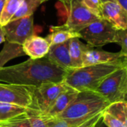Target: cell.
Listing matches in <instances>:
<instances>
[{"mask_svg":"<svg viewBox=\"0 0 127 127\" xmlns=\"http://www.w3.org/2000/svg\"><path fill=\"white\" fill-rule=\"evenodd\" d=\"M67 70L63 69L46 57L31 59L0 68V82L27 87H36L45 83L63 82Z\"/></svg>","mask_w":127,"mask_h":127,"instance_id":"cell-1","label":"cell"},{"mask_svg":"<svg viewBox=\"0 0 127 127\" xmlns=\"http://www.w3.org/2000/svg\"><path fill=\"white\" fill-rule=\"evenodd\" d=\"M94 127H106L103 124V123L102 120L100 119V121L96 124V125H95Z\"/></svg>","mask_w":127,"mask_h":127,"instance_id":"cell-29","label":"cell"},{"mask_svg":"<svg viewBox=\"0 0 127 127\" xmlns=\"http://www.w3.org/2000/svg\"><path fill=\"white\" fill-rule=\"evenodd\" d=\"M101 120L106 127H127V103H110L103 111Z\"/></svg>","mask_w":127,"mask_h":127,"instance_id":"cell-11","label":"cell"},{"mask_svg":"<svg viewBox=\"0 0 127 127\" xmlns=\"http://www.w3.org/2000/svg\"><path fill=\"white\" fill-rule=\"evenodd\" d=\"M68 46L69 40L61 44L51 45L45 57L50 61L63 69H72Z\"/></svg>","mask_w":127,"mask_h":127,"instance_id":"cell-14","label":"cell"},{"mask_svg":"<svg viewBox=\"0 0 127 127\" xmlns=\"http://www.w3.org/2000/svg\"><path fill=\"white\" fill-rule=\"evenodd\" d=\"M25 55L21 45L5 42L2 50L0 51V68L4 67L8 61Z\"/></svg>","mask_w":127,"mask_h":127,"instance_id":"cell-19","label":"cell"},{"mask_svg":"<svg viewBox=\"0 0 127 127\" xmlns=\"http://www.w3.org/2000/svg\"><path fill=\"white\" fill-rule=\"evenodd\" d=\"M0 103H7L28 108L31 95L27 86L0 82Z\"/></svg>","mask_w":127,"mask_h":127,"instance_id":"cell-9","label":"cell"},{"mask_svg":"<svg viewBox=\"0 0 127 127\" xmlns=\"http://www.w3.org/2000/svg\"><path fill=\"white\" fill-rule=\"evenodd\" d=\"M5 42V33L4 31L3 26L0 25V44Z\"/></svg>","mask_w":127,"mask_h":127,"instance_id":"cell-27","label":"cell"},{"mask_svg":"<svg viewBox=\"0 0 127 127\" xmlns=\"http://www.w3.org/2000/svg\"><path fill=\"white\" fill-rule=\"evenodd\" d=\"M102 19H106L117 29L127 30V10H125L117 1L102 3Z\"/></svg>","mask_w":127,"mask_h":127,"instance_id":"cell-12","label":"cell"},{"mask_svg":"<svg viewBox=\"0 0 127 127\" xmlns=\"http://www.w3.org/2000/svg\"><path fill=\"white\" fill-rule=\"evenodd\" d=\"M109 104L95 91H80L65 110L54 118L68 122H83L103 112Z\"/></svg>","mask_w":127,"mask_h":127,"instance_id":"cell-3","label":"cell"},{"mask_svg":"<svg viewBox=\"0 0 127 127\" xmlns=\"http://www.w3.org/2000/svg\"><path fill=\"white\" fill-rule=\"evenodd\" d=\"M51 33L45 37L50 46L65 42L72 38H80L78 32L74 31L65 24L60 26H51Z\"/></svg>","mask_w":127,"mask_h":127,"instance_id":"cell-16","label":"cell"},{"mask_svg":"<svg viewBox=\"0 0 127 127\" xmlns=\"http://www.w3.org/2000/svg\"><path fill=\"white\" fill-rule=\"evenodd\" d=\"M100 1L102 3H103V2H106V1H116V0H100Z\"/></svg>","mask_w":127,"mask_h":127,"instance_id":"cell-32","label":"cell"},{"mask_svg":"<svg viewBox=\"0 0 127 127\" xmlns=\"http://www.w3.org/2000/svg\"><path fill=\"white\" fill-rule=\"evenodd\" d=\"M58 1H61V2L64 4V6L65 7V5H66V3H67V1H68V0H58Z\"/></svg>","mask_w":127,"mask_h":127,"instance_id":"cell-31","label":"cell"},{"mask_svg":"<svg viewBox=\"0 0 127 127\" xmlns=\"http://www.w3.org/2000/svg\"><path fill=\"white\" fill-rule=\"evenodd\" d=\"M116 1L125 10H127V0H116Z\"/></svg>","mask_w":127,"mask_h":127,"instance_id":"cell-28","label":"cell"},{"mask_svg":"<svg viewBox=\"0 0 127 127\" xmlns=\"http://www.w3.org/2000/svg\"><path fill=\"white\" fill-rule=\"evenodd\" d=\"M26 114L28 117L31 127H47L44 115L37 114L28 108Z\"/></svg>","mask_w":127,"mask_h":127,"instance_id":"cell-24","label":"cell"},{"mask_svg":"<svg viewBox=\"0 0 127 127\" xmlns=\"http://www.w3.org/2000/svg\"><path fill=\"white\" fill-rule=\"evenodd\" d=\"M103 112L83 122H68L57 118H49L45 115H44V117L47 127H94L101 119Z\"/></svg>","mask_w":127,"mask_h":127,"instance_id":"cell-17","label":"cell"},{"mask_svg":"<svg viewBox=\"0 0 127 127\" xmlns=\"http://www.w3.org/2000/svg\"><path fill=\"white\" fill-rule=\"evenodd\" d=\"M81 1L92 13L98 16L100 19H102V2L100 0H81Z\"/></svg>","mask_w":127,"mask_h":127,"instance_id":"cell-26","label":"cell"},{"mask_svg":"<svg viewBox=\"0 0 127 127\" xmlns=\"http://www.w3.org/2000/svg\"><path fill=\"white\" fill-rule=\"evenodd\" d=\"M125 66L127 63H105L69 69L64 83L77 92L95 91L107 76Z\"/></svg>","mask_w":127,"mask_h":127,"instance_id":"cell-2","label":"cell"},{"mask_svg":"<svg viewBox=\"0 0 127 127\" xmlns=\"http://www.w3.org/2000/svg\"><path fill=\"white\" fill-rule=\"evenodd\" d=\"M78 92H79L77 90L69 87L58 96V97L56 99L53 105L45 115L49 118H54L60 115L75 99Z\"/></svg>","mask_w":127,"mask_h":127,"instance_id":"cell-15","label":"cell"},{"mask_svg":"<svg viewBox=\"0 0 127 127\" xmlns=\"http://www.w3.org/2000/svg\"><path fill=\"white\" fill-rule=\"evenodd\" d=\"M22 47L25 55L35 60L45 57L48 52L50 45L45 38L33 34L25 39Z\"/></svg>","mask_w":127,"mask_h":127,"instance_id":"cell-13","label":"cell"},{"mask_svg":"<svg viewBox=\"0 0 127 127\" xmlns=\"http://www.w3.org/2000/svg\"><path fill=\"white\" fill-rule=\"evenodd\" d=\"M80 40V38H72L69 40V55L72 68L83 67V57L84 52L89 47Z\"/></svg>","mask_w":127,"mask_h":127,"instance_id":"cell-18","label":"cell"},{"mask_svg":"<svg viewBox=\"0 0 127 127\" xmlns=\"http://www.w3.org/2000/svg\"><path fill=\"white\" fill-rule=\"evenodd\" d=\"M27 112V108L15 104L0 103V122L10 120Z\"/></svg>","mask_w":127,"mask_h":127,"instance_id":"cell-20","label":"cell"},{"mask_svg":"<svg viewBox=\"0 0 127 127\" xmlns=\"http://www.w3.org/2000/svg\"><path fill=\"white\" fill-rule=\"evenodd\" d=\"M5 0H0V18H1V11H2V8L4 6Z\"/></svg>","mask_w":127,"mask_h":127,"instance_id":"cell-30","label":"cell"},{"mask_svg":"<svg viewBox=\"0 0 127 127\" xmlns=\"http://www.w3.org/2000/svg\"><path fill=\"white\" fill-rule=\"evenodd\" d=\"M1 127H31L27 114H23L10 120L0 122Z\"/></svg>","mask_w":127,"mask_h":127,"instance_id":"cell-23","label":"cell"},{"mask_svg":"<svg viewBox=\"0 0 127 127\" xmlns=\"http://www.w3.org/2000/svg\"><path fill=\"white\" fill-rule=\"evenodd\" d=\"M31 95V105L28 108L45 115L58 96L69 88L64 81L45 83L36 87H28Z\"/></svg>","mask_w":127,"mask_h":127,"instance_id":"cell-4","label":"cell"},{"mask_svg":"<svg viewBox=\"0 0 127 127\" xmlns=\"http://www.w3.org/2000/svg\"><path fill=\"white\" fill-rule=\"evenodd\" d=\"M95 92L109 103L127 101V66L118 68L107 76Z\"/></svg>","mask_w":127,"mask_h":127,"instance_id":"cell-5","label":"cell"},{"mask_svg":"<svg viewBox=\"0 0 127 127\" xmlns=\"http://www.w3.org/2000/svg\"><path fill=\"white\" fill-rule=\"evenodd\" d=\"M48 1V0H42V2H45V1Z\"/></svg>","mask_w":127,"mask_h":127,"instance_id":"cell-33","label":"cell"},{"mask_svg":"<svg viewBox=\"0 0 127 127\" xmlns=\"http://www.w3.org/2000/svg\"><path fill=\"white\" fill-rule=\"evenodd\" d=\"M117 28L104 19H98L78 33L80 38L85 39L87 45L91 47H102L109 43L114 42Z\"/></svg>","mask_w":127,"mask_h":127,"instance_id":"cell-6","label":"cell"},{"mask_svg":"<svg viewBox=\"0 0 127 127\" xmlns=\"http://www.w3.org/2000/svg\"></svg>","mask_w":127,"mask_h":127,"instance_id":"cell-34","label":"cell"},{"mask_svg":"<svg viewBox=\"0 0 127 127\" xmlns=\"http://www.w3.org/2000/svg\"><path fill=\"white\" fill-rule=\"evenodd\" d=\"M127 63V57L120 52H109L103 50H95L89 46L84 52L83 67L96 64Z\"/></svg>","mask_w":127,"mask_h":127,"instance_id":"cell-10","label":"cell"},{"mask_svg":"<svg viewBox=\"0 0 127 127\" xmlns=\"http://www.w3.org/2000/svg\"><path fill=\"white\" fill-rule=\"evenodd\" d=\"M42 3H43L42 0H23L19 10L14 14L11 20L33 15L36 8Z\"/></svg>","mask_w":127,"mask_h":127,"instance_id":"cell-22","label":"cell"},{"mask_svg":"<svg viewBox=\"0 0 127 127\" xmlns=\"http://www.w3.org/2000/svg\"><path fill=\"white\" fill-rule=\"evenodd\" d=\"M3 28L5 42L22 45L26 39L33 34V16L31 15L11 20Z\"/></svg>","mask_w":127,"mask_h":127,"instance_id":"cell-8","label":"cell"},{"mask_svg":"<svg viewBox=\"0 0 127 127\" xmlns=\"http://www.w3.org/2000/svg\"><path fill=\"white\" fill-rule=\"evenodd\" d=\"M114 42L118 44L121 48V52L127 57V30L118 29L114 38Z\"/></svg>","mask_w":127,"mask_h":127,"instance_id":"cell-25","label":"cell"},{"mask_svg":"<svg viewBox=\"0 0 127 127\" xmlns=\"http://www.w3.org/2000/svg\"><path fill=\"white\" fill-rule=\"evenodd\" d=\"M65 7L68 10V18L65 25L76 32L100 19L92 13L81 0H68Z\"/></svg>","mask_w":127,"mask_h":127,"instance_id":"cell-7","label":"cell"},{"mask_svg":"<svg viewBox=\"0 0 127 127\" xmlns=\"http://www.w3.org/2000/svg\"><path fill=\"white\" fill-rule=\"evenodd\" d=\"M23 0H5L0 18V25L4 26L11 20Z\"/></svg>","mask_w":127,"mask_h":127,"instance_id":"cell-21","label":"cell"}]
</instances>
